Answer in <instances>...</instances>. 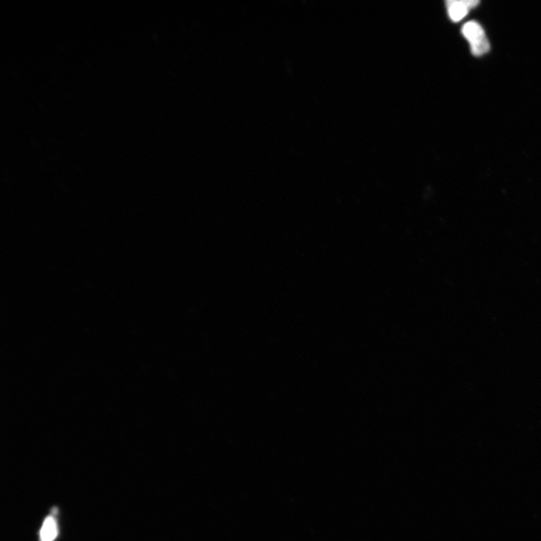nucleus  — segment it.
<instances>
[{"label": "nucleus", "instance_id": "obj_1", "mask_svg": "<svg viewBox=\"0 0 541 541\" xmlns=\"http://www.w3.org/2000/svg\"><path fill=\"white\" fill-rule=\"evenodd\" d=\"M462 32L464 37L470 43L471 50L474 56H482L489 51V40L480 23L476 21L467 22Z\"/></svg>", "mask_w": 541, "mask_h": 541}, {"label": "nucleus", "instance_id": "obj_2", "mask_svg": "<svg viewBox=\"0 0 541 541\" xmlns=\"http://www.w3.org/2000/svg\"><path fill=\"white\" fill-rule=\"evenodd\" d=\"M480 3L476 0H450L447 2L448 14L452 21L463 20L471 9Z\"/></svg>", "mask_w": 541, "mask_h": 541}, {"label": "nucleus", "instance_id": "obj_3", "mask_svg": "<svg viewBox=\"0 0 541 541\" xmlns=\"http://www.w3.org/2000/svg\"><path fill=\"white\" fill-rule=\"evenodd\" d=\"M58 536V526L54 516H48L44 522L40 538L41 541H53Z\"/></svg>", "mask_w": 541, "mask_h": 541}]
</instances>
